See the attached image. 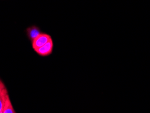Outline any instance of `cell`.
Returning <instances> with one entry per match:
<instances>
[{"label": "cell", "instance_id": "obj_5", "mask_svg": "<svg viewBox=\"0 0 150 113\" xmlns=\"http://www.w3.org/2000/svg\"><path fill=\"white\" fill-rule=\"evenodd\" d=\"M8 96H8L7 90H4V92L0 95V112H2V110H3L4 106H5L6 102L7 100V98Z\"/></svg>", "mask_w": 150, "mask_h": 113}, {"label": "cell", "instance_id": "obj_2", "mask_svg": "<svg viewBox=\"0 0 150 113\" xmlns=\"http://www.w3.org/2000/svg\"><path fill=\"white\" fill-rule=\"evenodd\" d=\"M53 49H54V42L52 39L42 47L35 50V52L41 56H47L52 54Z\"/></svg>", "mask_w": 150, "mask_h": 113}, {"label": "cell", "instance_id": "obj_3", "mask_svg": "<svg viewBox=\"0 0 150 113\" xmlns=\"http://www.w3.org/2000/svg\"><path fill=\"white\" fill-rule=\"evenodd\" d=\"M27 33L28 37H29L30 40L33 41L36 37H38L41 33L40 32V31H39V28H37V26H30V27L27 28Z\"/></svg>", "mask_w": 150, "mask_h": 113}, {"label": "cell", "instance_id": "obj_4", "mask_svg": "<svg viewBox=\"0 0 150 113\" xmlns=\"http://www.w3.org/2000/svg\"><path fill=\"white\" fill-rule=\"evenodd\" d=\"M1 113H16L15 110L13 108L12 102H11L10 97H8L7 100L6 102L5 106H4V108L3 110H2Z\"/></svg>", "mask_w": 150, "mask_h": 113}, {"label": "cell", "instance_id": "obj_1", "mask_svg": "<svg viewBox=\"0 0 150 113\" xmlns=\"http://www.w3.org/2000/svg\"><path fill=\"white\" fill-rule=\"evenodd\" d=\"M52 37L50 35L46 34V33H41L38 37H36L33 41H32L33 48L35 51L39 49V48L45 45L49 42L50 40H52Z\"/></svg>", "mask_w": 150, "mask_h": 113}, {"label": "cell", "instance_id": "obj_6", "mask_svg": "<svg viewBox=\"0 0 150 113\" xmlns=\"http://www.w3.org/2000/svg\"><path fill=\"white\" fill-rule=\"evenodd\" d=\"M6 87L5 85H4L3 82H2L1 80H0V95H1L2 93L4 92V90H6Z\"/></svg>", "mask_w": 150, "mask_h": 113}]
</instances>
